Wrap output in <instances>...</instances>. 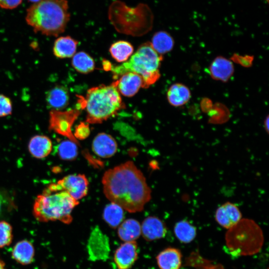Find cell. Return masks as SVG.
Here are the masks:
<instances>
[{
    "label": "cell",
    "instance_id": "1",
    "mask_svg": "<svg viewBox=\"0 0 269 269\" xmlns=\"http://www.w3.org/2000/svg\"><path fill=\"white\" fill-rule=\"evenodd\" d=\"M102 182L106 197L129 212L141 211L151 199L145 177L132 161L107 170Z\"/></svg>",
    "mask_w": 269,
    "mask_h": 269
},
{
    "label": "cell",
    "instance_id": "2",
    "mask_svg": "<svg viewBox=\"0 0 269 269\" xmlns=\"http://www.w3.org/2000/svg\"><path fill=\"white\" fill-rule=\"evenodd\" d=\"M70 16L67 0H41L27 9L25 20L35 32L57 36L64 31Z\"/></svg>",
    "mask_w": 269,
    "mask_h": 269
},
{
    "label": "cell",
    "instance_id": "3",
    "mask_svg": "<svg viewBox=\"0 0 269 269\" xmlns=\"http://www.w3.org/2000/svg\"><path fill=\"white\" fill-rule=\"evenodd\" d=\"M78 102L79 108L86 110L88 124L102 123L126 107L117 90L116 81L109 85L91 88L86 97H79Z\"/></svg>",
    "mask_w": 269,
    "mask_h": 269
},
{
    "label": "cell",
    "instance_id": "4",
    "mask_svg": "<svg viewBox=\"0 0 269 269\" xmlns=\"http://www.w3.org/2000/svg\"><path fill=\"white\" fill-rule=\"evenodd\" d=\"M162 60V56L155 51L150 42H146L138 47L128 61L119 65L112 64L110 70L117 79L125 73H135L142 77L143 88H147L159 78V68Z\"/></svg>",
    "mask_w": 269,
    "mask_h": 269
},
{
    "label": "cell",
    "instance_id": "5",
    "mask_svg": "<svg viewBox=\"0 0 269 269\" xmlns=\"http://www.w3.org/2000/svg\"><path fill=\"white\" fill-rule=\"evenodd\" d=\"M79 204L67 192L43 191L35 198L33 206V214L38 221L47 222L59 221L69 224L72 221L71 213Z\"/></svg>",
    "mask_w": 269,
    "mask_h": 269
},
{
    "label": "cell",
    "instance_id": "6",
    "mask_svg": "<svg viewBox=\"0 0 269 269\" xmlns=\"http://www.w3.org/2000/svg\"><path fill=\"white\" fill-rule=\"evenodd\" d=\"M262 229L253 220L241 219L226 234V245L234 255H251L258 253L263 245Z\"/></svg>",
    "mask_w": 269,
    "mask_h": 269
},
{
    "label": "cell",
    "instance_id": "7",
    "mask_svg": "<svg viewBox=\"0 0 269 269\" xmlns=\"http://www.w3.org/2000/svg\"><path fill=\"white\" fill-rule=\"evenodd\" d=\"M80 113V111L77 109L66 111L51 110L49 112V130L65 136L77 145H80L72 132V127Z\"/></svg>",
    "mask_w": 269,
    "mask_h": 269
},
{
    "label": "cell",
    "instance_id": "8",
    "mask_svg": "<svg viewBox=\"0 0 269 269\" xmlns=\"http://www.w3.org/2000/svg\"><path fill=\"white\" fill-rule=\"evenodd\" d=\"M89 182L84 174H70L64 177L56 183L50 184L43 190L46 192L61 191L67 192L73 199L78 201L87 195Z\"/></svg>",
    "mask_w": 269,
    "mask_h": 269
},
{
    "label": "cell",
    "instance_id": "9",
    "mask_svg": "<svg viewBox=\"0 0 269 269\" xmlns=\"http://www.w3.org/2000/svg\"><path fill=\"white\" fill-rule=\"evenodd\" d=\"M109 237L98 226L91 231L87 244V251L91 261H106L110 253Z\"/></svg>",
    "mask_w": 269,
    "mask_h": 269
},
{
    "label": "cell",
    "instance_id": "10",
    "mask_svg": "<svg viewBox=\"0 0 269 269\" xmlns=\"http://www.w3.org/2000/svg\"><path fill=\"white\" fill-rule=\"evenodd\" d=\"M139 249L135 241L125 242L116 250L114 260L118 269H130L136 261Z\"/></svg>",
    "mask_w": 269,
    "mask_h": 269
},
{
    "label": "cell",
    "instance_id": "11",
    "mask_svg": "<svg viewBox=\"0 0 269 269\" xmlns=\"http://www.w3.org/2000/svg\"><path fill=\"white\" fill-rule=\"evenodd\" d=\"M242 213L233 203L226 202L217 209L215 219L223 228L229 229L236 225L242 219Z\"/></svg>",
    "mask_w": 269,
    "mask_h": 269
},
{
    "label": "cell",
    "instance_id": "12",
    "mask_svg": "<svg viewBox=\"0 0 269 269\" xmlns=\"http://www.w3.org/2000/svg\"><path fill=\"white\" fill-rule=\"evenodd\" d=\"M116 81L119 92L127 97L134 96L140 88L144 87L142 77L134 72L125 73Z\"/></svg>",
    "mask_w": 269,
    "mask_h": 269
},
{
    "label": "cell",
    "instance_id": "13",
    "mask_svg": "<svg viewBox=\"0 0 269 269\" xmlns=\"http://www.w3.org/2000/svg\"><path fill=\"white\" fill-rule=\"evenodd\" d=\"M167 233L164 223L155 216L146 218L141 225V234L147 241H152L164 238Z\"/></svg>",
    "mask_w": 269,
    "mask_h": 269
},
{
    "label": "cell",
    "instance_id": "14",
    "mask_svg": "<svg viewBox=\"0 0 269 269\" xmlns=\"http://www.w3.org/2000/svg\"><path fill=\"white\" fill-rule=\"evenodd\" d=\"M92 148L98 156L104 158L113 156L117 152L118 144L115 138L106 133H99L93 140Z\"/></svg>",
    "mask_w": 269,
    "mask_h": 269
},
{
    "label": "cell",
    "instance_id": "15",
    "mask_svg": "<svg viewBox=\"0 0 269 269\" xmlns=\"http://www.w3.org/2000/svg\"><path fill=\"white\" fill-rule=\"evenodd\" d=\"M182 258V253L178 249L168 247L159 253L156 260L160 269H180Z\"/></svg>",
    "mask_w": 269,
    "mask_h": 269
},
{
    "label": "cell",
    "instance_id": "16",
    "mask_svg": "<svg viewBox=\"0 0 269 269\" xmlns=\"http://www.w3.org/2000/svg\"><path fill=\"white\" fill-rule=\"evenodd\" d=\"M69 98V92L65 87L56 85L46 92L45 100L47 107L51 110H61L68 106Z\"/></svg>",
    "mask_w": 269,
    "mask_h": 269
},
{
    "label": "cell",
    "instance_id": "17",
    "mask_svg": "<svg viewBox=\"0 0 269 269\" xmlns=\"http://www.w3.org/2000/svg\"><path fill=\"white\" fill-rule=\"evenodd\" d=\"M28 149L33 157L38 159L43 158L47 157L52 151V141L47 136L35 135L30 138Z\"/></svg>",
    "mask_w": 269,
    "mask_h": 269
},
{
    "label": "cell",
    "instance_id": "18",
    "mask_svg": "<svg viewBox=\"0 0 269 269\" xmlns=\"http://www.w3.org/2000/svg\"><path fill=\"white\" fill-rule=\"evenodd\" d=\"M11 256L13 260L22 265L31 264L34 257V248L32 244L27 240L18 242L13 247Z\"/></svg>",
    "mask_w": 269,
    "mask_h": 269
},
{
    "label": "cell",
    "instance_id": "19",
    "mask_svg": "<svg viewBox=\"0 0 269 269\" xmlns=\"http://www.w3.org/2000/svg\"><path fill=\"white\" fill-rule=\"evenodd\" d=\"M78 41L69 36H61L54 41L53 53L59 58L73 57L75 54Z\"/></svg>",
    "mask_w": 269,
    "mask_h": 269
},
{
    "label": "cell",
    "instance_id": "20",
    "mask_svg": "<svg viewBox=\"0 0 269 269\" xmlns=\"http://www.w3.org/2000/svg\"><path fill=\"white\" fill-rule=\"evenodd\" d=\"M234 71L232 63L224 57H217L214 60L210 67L212 77L222 81H227Z\"/></svg>",
    "mask_w": 269,
    "mask_h": 269
},
{
    "label": "cell",
    "instance_id": "21",
    "mask_svg": "<svg viewBox=\"0 0 269 269\" xmlns=\"http://www.w3.org/2000/svg\"><path fill=\"white\" fill-rule=\"evenodd\" d=\"M119 238L124 242L135 241L141 235V225L134 219H128L119 226Z\"/></svg>",
    "mask_w": 269,
    "mask_h": 269
},
{
    "label": "cell",
    "instance_id": "22",
    "mask_svg": "<svg viewBox=\"0 0 269 269\" xmlns=\"http://www.w3.org/2000/svg\"><path fill=\"white\" fill-rule=\"evenodd\" d=\"M191 93L189 88L180 83L172 85L167 92V98L169 104L175 107L182 106L189 100Z\"/></svg>",
    "mask_w": 269,
    "mask_h": 269
},
{
    "label": "cell",
    "instance_id": "23",
    "mask_svg": "<svg viewBox=\"0 0 269 269\" xmlns=\"http://www.w3.org/2000/svg\"><path fill=\"white\" fill-rule=\"evenodd\" d=\"M124 217L123 208L113 202L106 205L103 211V219L112 228L118 227L124 221Z\"/></svg>",
    "mask_w": 269,
    "mask_h": 269
},
{
    "label": "cell",
    "instance_id": "24",
    "mask_svg": "<svg viewBox=\"0 0 269 269\" xmlns=\"http://www.w3.org/2000/svg\"><path fill=\"white\" fill-rule=\"evenodd\" d=\"M150 43L155 51L161 55L172 49L174 40L166 31H159L153 35Z\"/></svg>",
    "mask_w": 269,
    "mask_h": 269
},
{
    "label": "cell",
    "instance_id": "25",
    "mask_svg": "<svg viewBox=\"0 0 269 269\" xmlns=\"http://www.w3.org/2000/svg\"><path fill=\"white\" fill-rule=\"evenodd\" d=\"M71 64L77 72L84 74L92 72L95 67L93 58L84 51H80L73 55Z\"/></svg>",
    "mask_w": 269,
    "mask_h": 269
},
{
    "label": "cell",
    "instance_id": "26",
    "mask_svg": "<svg viewBox=\"0 0 269 269\" xmlns=\"http://www.w3.org/2000/svg\"><path fill=\"white\" fill-rule=\"evenodd\" d=\"M174 233L177 239L185 244L191 242L195 238L197 234L195 227L185 220L175 224Z\"/></svg>",
    "mask_w": 269,
    "mask_h": 269
},
{
    "label": "cell",
    "instance_id": "27",
    "mask_svg": "<svg viewBox=\"0 0 269 269\" xmlns=\"http://www.w3.org/2000/svg\"><path fill=\"white\" fill-rule=\"evenodd\" d=\"M109 51L116 61L124 62L128 61L129 57L132 55L134 47L129 42L120 40L111 45Z\"/></svg>",
    "mask_w": 269,
    "mask_h": 269
},
{
    "label": "cell",
    "instance_id": "28",
    "mask_svg": "<svg viewBox=\"0 0 269 269\" xmlns=\"http://www.w3.org/2000/svg\"><path fill=\"white\" fill-rule=\"evenodd\" d=\"M59 157L64 160H73L78 155L77 144L70 140L61 142L57 148Z\"/></svg>",
    "mask_w": 269,
    "mask_h": 269
},
{
    "label": "cell",
    "instance_id": "29",
    "mask_svg": "<svg viewBox=\"0 0 269 269\" xmlns=\"http://www.w3.org/2000/svg\"><path fill=\"white\" fill-rule=\"evenodd\" d=\"M12 237V228L10 224L5 221H0V248L9 245Z\"/></svg>",
    "mask_w": 269,
    "mask_h": 269
},
{
    "label": "cell",
    "instance_id": "30",
    "mask_svg": "<svg viewBox=\"0 0 269 269\" xmlns=\"http://www.w3.org/2000/svg\"><path fill=\"white\" fill-rule=\"evenodd\" d=\"M12 104L11 99L6 96L0 94V117L11 114Z\"/></svg>",
    "mask_w": 269,
    "mask_h": 269
},
{
    "label": "cell",
    "instance_id": "31",
    "mask_svg": "<svg viewBox=\"0 0 269 269\" xmlns=\"http://www.w3.org/2000/svg\"><path fill=\"white\" fill-rule=\"evenodd\" d=\"M90 134L88 123L81 122L75 129L74 136L77 139L83 140L87 138Z\"/></svg>",
    "mask_w": 269,
    "mask_h": 269
},
{
    "label": "cell",
    "instance_id": "32",
    "mask_svg": "<svg viewBox=\"0 0 269 269\" xmlns=\"http://www.w3.org/2000/svg\"><path fill=\"white\" fill-rule=\"evenodd\" d=\"M22 0H0V7L4 9H13L18 6Z\"/></svg>",
    "mask_w": 269,
    "mask_h": 269
},
{
    "label": "cell",
    "instance_id": "33",
    "mask_svg": "<svg viewBox=\"0 0 269 269\" xmlns=\"http://www.w3.org/2000/svg\"><path fill=\"white\" fill-rule=\"evenodd\" d=\"M198 267L197 269H225L221 264H212L207 261L203 262L201 266H198Z\"/></svg>",
    "mask_w": 269,
    "mask_h": 269
},
{
    "label": "cell",
    "instance_id": "34",
    "mask_svg": "<svg viewBox=\"0 0 269 269\" xmlns=\"http://www.w3.org/2000/svg\"><path fill=\"white\" fill-rule=\"evenodd\" d=\"M4 203V199L2 195L0 193V214Z\"/></svg>",
    "mask_w": 269,
    "mask_h": 269
},
{
    "label": "cell",
    "instance_id": "35",
    "mask_svg": "<svg viewBox=\"0 0 269 269\" xmlns=\"http://www.w3.org/2000/svg\"><path fill=\"white\" fill-rule=\"evenodd\" d=\"M264 125L265 127V129L266 131L267 132V133H269V118L268 117L267 118V119H266L265 121Z\"/></svg>",
    "mask_w": 269,
    "mask_h": 269
},
{
    "label": "cell",
    "instance_id": "36",
    "mask_svg": "<svg viewBox=\"0 0 269 269\" xmlns=\"http://www.w3.org/2000/svg\"><path fill=\"white\" fill-rule=\"evenodd\" d=\"M0 269H5L4 263L0 259Z\"/></svg>",
    "mask_w": 269,
    "mask_h": 269
},
{
    "label": "cell",
    "instance_id": "37",
    "mask_svg": "<svg viewBox=\"0 0 269 269\" xmlns=\"http://www.w3.org/2000/svg\"><path fill=\"white\" fill-rule=\"evenodd\" d=\"M28 0L31 1V2L36 3V2H38L40 1L41 0Z\"/></svg>",
    "mask_w": 269,
    "mask_h": 269
}]
</instances>
